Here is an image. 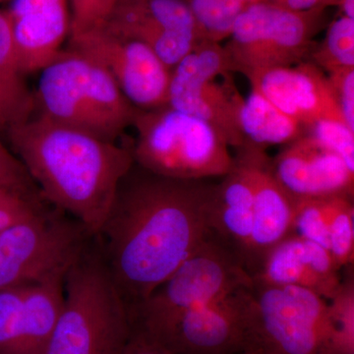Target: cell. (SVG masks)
<instances>
[{"mask_svg":"<svg viewBox=\"0 0 354 354\" xmlns=\"http://www.w3.org/2000/svg\"><path fill=\"white\" fill-rule=\"evenodd\" d=\"M132 125L134 162L153 174L200 180L223 177L234 165L227 140L213 125L167 104L138 109Z\"/></svg>","mask_w":354,"mask_h":354,"instance_id":"obj_5","label":"cell"},{"mask_svg":"<svg viewBox=\"0 0 354 354\" xmlns=\"http://www.w3.org/2000/svg\"><path fill=\"white\" fill-rule=\"evenodd\" d=\"M239 125L243 147L264 150L288 145L305 134V127L283 113L257 88H252L239 106ZM241 149V148H239Z\"/></svg>","mask_w":354,"mask_h":354,"instance_id":"obj_22","label":"cell"},{"mask_svg":"<svg viewBox=\"0 0 354 354\" xmlns=\"http://www.w3.org/2000/svg\"><path fill=\"white\" fill-rule=\"evenodd\" d=\"M323 71L354 67V20L342 16L330 26L325 41L310 58Z\"/></svg>","mask_w":354,"mask_h":354,"instance_id":"obj_26","label":"cell"},{"mask_svg":"<svg viewBox=\"0 0 354 354\" xmlns=\"http://www.w3.org/2000/svg\"><path fill=\"white\" fill-rule=\"evenodd\" d=\"M200 41L218 44L232 35L235 20L245 6L236 0H189Z\"/></svg>","mask_w":354,"mask_h":354,"instance_id":"obj_24","label":"cell"},{"mask_svg":"<svg viewBox=\"0 0 354 354\" xmlns=\"http://www.w3.org/2000/svg\"><path fill=\"white\" fill-rule=\"evenodd\" d=\"M251 278L258 285L307 288L330 300L341 285L342 274L329 250L290 234L266 254Z\"/></svg>","mask_w":354,"mask_h":354,"instance_id":"obj_17","label":"cell"},{"mask_svg":"<svg viewBox=\"0 0 354 354\" xmlns=\"http://www.w3.org/2000/svg\"><path fill=\"white\" fill-rule=\"evenodd\" d=\"M6 135L44 201L95 236L121 178L134 164L132 146L118 145L38 113Z\"/></svg>","mask_w":354,"mask_h":354,"instance_id":"obj_2","label":"cell"},{"mask_svg":"<svg viewBox=\"0 0 354 354\" xmlns=\"http://www.w3.org/2000/svg\"><path fill=\"white\" fill-rule=\"evenodd\" d=\"M281 0H257L256 2H265V3L274 4V6H279Z\"/></svg>","mask_w":354,"mask_h":354,"instance_id":"obj_36","label":"cell"},{"mask_svg":"<svg viewBox=\"0 0 354 354\" xmlns=\"http://www.w3.org/2000/svg\"><path fill=\"white\" fill-rule=\"evenodd\" d=\"M250 288L132 328V334L174 354H241L246 348L245 305Z\"/></svg>","mask_w":354,"mask_h":354,"instance_id":"obj_11","label":"cell"},{"mask_svg":"<svg viewBox=\"0 0 354 354\" xmlns=\"http://www.w3.org/2000/svg\"><path fill=\"white\" fill-rule=\"evenodd\" d=\"M131 334L127 302L95 237L65 272L64 304L46 354H122Z\"/></svg>","mask_w":354,"mask_h":354,"instance_id":"obj_3","label":"cell"},{"mask_svg":"<svg viewBox=\"0 0 354 354\" xmlns=\"http://www.w3.org/2000/svg\"><path fill=\"white\" fill-rule=\"evenodd\" d=\"M106 26L147 44L171 69L202 43L185 0H118Z\"/></svg>","mask_w":354,"mask_h":354,"instance_id":"obj_13","label":"cell"},{"mask_svg":"<svg viewBox=\"0 0 354 354\" xmlns=\"http://www.w3.org/2000/svg\"><path fill=\"white\" fill-rule=\"evenodd\" d=\"M318 143L337 153L354 171V131L346 123L335 120H319L305 130Z\"/></svg>","mask_w":354,"mask_h":354,"instance_id":"obj_29","label":"cell"},{"mask_svg":"<svg viewBox=\"0 0 354 354\" xmlns=\"http://www.w3.org/2000/svg\"><path fill=\"white\" fill-rule=\"evenodd\" d=\"M293 12L274 4L254 2L235 20L225 46L234 71L246 77L261 70L293 66L311 55L314 11Z\"/></svg>","mask_w":354,"mask_h":354,"instance_id":"obj_9","label":"cell"},{"mask_svg":"<svg viewBox=\"0 0 354 354\" xmlns=\"http://www.w3.org/2000/svg\"><path fill=\"white\" fill-rule=\"evenodd\" d=\"M329 251L339 269L354 262L353 198H342L330 225Z\"/></svg>","mask_w":354,"mask_h":354,"instance_id":"obj_27","label":"cell"},{"mask_svg":"<svg viewBox=\"0 0 354 354\" xmlns=\"http://www.w3.org/2000/svg\"><path fill=\"white\" fill-rule=\"evenodd\" d=\"M216 184L153 174L134 162L95 235L128 308L144 301L208 237Z\"/></svg>","mask_w":354,"mask_h":354,"instance_id":"obj_1","label":"cell"},{"mask_svg":"<svg viewBox=\"0 0 354 354\" xmlns=\"http://www.w3.org/2000/svg\"><path fill=\"white\" fill-rule=\"evenodd\" d=\"M246 78L252 88L305 130L319 120L346 123L328 76L310 60L261 70Z\"/></svg>","mask_w":354,"mask_h":354,"instance_id":"obj_14","label":"cell"},{"mask_svg":"<svg viewBox=\"0 0 354 354\" xmlns=\"http://www.w3.org/2000/svg\"><path fill=\"white\" fill-rule=\"evenodd\" d=\"M0 188L11 191L15 194L37 203L44 204L41 191L28 174L19 158L0 140Z\"/></svg>","mask_w":354,"mask_h":354,"instance_id":"obj_28","label":"cell"},{"mask_svg":"<svg viewBox=\"0 0 354 354\" xmlns=\"http://www.w3.org/2000/svg\"><path fill=\"white\" fill-rule=\"evenodd\" d=\"M346 269L341 285L328 300L330 339L327 354H354V274L353 266Z\"/></svg>","mask_w":354,"mask_h":354,"instance_id":"obj_23","label":"cell"},{"mask_svg":"<svg viewBox=\"0 0 354 354\" xmlns=\"http://www.w3.org/2000/svg\"><path fill=\"white\" fill-rule=\"evenodd\" d=\"M65 272H55L27 286L17 354H46L64 304Z\"/></svg>","mask_w":354,"mask_h":354,"instance_id":"obj_20","label":"cell"},{"mask_svg":"<svg viewBox=\"0 0 354 354\" xmlns=\"http://www.w3.org/2000/svg\"><path fill=\"white\" fill-rule=\"evenodd\" d=\"M122 354H174L162 346L147 341L140 335L131 334V339L128 342L127 348Z\"/></svg>","mask_w":354,"mask_h":354,"instance_id":"obj_33","label":"cell"},{"mask_svg":"<svg viewBox=\"0 0 354 354\" xmlns=\"http://www.w3.org/2000/svg\"><path fill=\"white\" fill-rule=\"evenodd\" d=\"M36 111L35 94L28 87L14 48L10 22L0 7V133L6 134Z\"/></svg>","mask_w":354,"mask_h":354,"instance_id":"obj_21","label":"cell"},{"mask_svg":"<svg viewBox=\"0 0 354 354\" xmlns=\"http://www.w3.org/2000/svg\"><path fill=\"white\" fill-rule=\"evenodd\" d=\"M118 0H70L69 37L104 27Z\"/></svg>","mask_w":354,"mask_h":354,"instance_id":"obj_30","label":"cell"},{"mask_svg":"<svg viewBox=\"0 0 354 354\" xmlns=\"http://www.w3.org/2000/svg\"><path fill=\"white\" fill-rule=\"evenodd\" d=\"M236 1L241 2L243 6H249V4L254 3V2L257 1V0H236Z\"/></svg>","mask_w":354,"mask_h":354,"instance_id":"obj_37","label":"cell"},{"mask_svg":"<svg viewBox=\"0 0 354 354\" xmlns=\"http://www.w3.org/2000/svg\"><path fill=\"white\" fill-rule=\"evenodd\" d=\"M342 16L354 20V0H342Z\"/></svg>","mask_w":354,"mask_h":354,"instance_id":"obj_35","label":"cell"},{"mask_svg":"<svg viewBox=\"0 0 354 354\" xmlns=\"http://www.w3.org/2000/svg\"><path fill=\"white\" fill-rule=\"evenodd\" d=\"M232 169L216 184L209 209V234L234 254L247 270L253 230V183L245 149H237Z\"/></svg>","mask_w":354,"mask_h":354,"instance_id":"obj_19","label":"cell"},{"mask_svg":"<svg viewBox=\"0 0 354 354\" xmlns=\"http://www.w3.org/2000/svg\"><path fill=\"white\" fill-rule=\"evenodd\" d=\"M344 197L317 198L297 201L290 234L315 242L329 250L330 221Z\"/></svg>","mask_w":354,"mask_h":354,"instance_id":"obj_25","label":"cell"},{"mask_svg":"<svg viewBox=\"0 0 354 354\" xmlns=\"http://www.w3.org/2000/svg\"><path fill=\"white\" fill-rule=\"evenodd\" d=\"M253 183V230L247 271L252 274L272 247L290 234L297 200L274 176L272 158L260 149L245 147Z\"/></svg>","mask_w":354,"mask_h":354,"instance_id":"obj_18","label":"cell"},{"mask_svg":"<svg viewBox=\"0 0 354 354\" xmlns=\"http://www.w3.org/2000/svg\"><path fill=\"white\" fill-rule=\"evenodd\" d=\"M234 72L227 50L218 44L202 41L171 69L167 106L196 116L213 125L230 147H243L239 125V106L242 97L230 77Z\"/></svg>","mask_w":354,"mask_h":354,"instance_id":"obj_10","label":"cell"},{"mask_svg":"<svg viewBox=\"0 0 354 354\" xmlns=\"http://www.w3.org/2000/svg\"><path fill=\"white\" fill-rule=\"evenodd\" d=\"M274 176L295 200L353 197L354 171L337 153L308 134L286 145L272 160Z\"/></svg>","mask_w":354,"mask_h":354,"instance_id":"obj_15","label":"cell"},{"mask_svg":"<svg viewBox=\"0 0 354 354\" xmlns=\"http://www.w3.org/2000/svg\"><path fill=\"white\" fill-rule=\"evenodd\" d=\"M95 239L75 218L53 208L0 232V290L66 272Z\"/></svg>","mask_w":354,"mask_h":354,"instance_id":"obj_7","label":"cell"},{"mask_svg":"<svg viewBox=\"0 0 354 354\" xmlns=\"http://www.w3.org/2000/svg\"><path fill=\"white\" fill-rule=\"evenodd\" d=\"M344 122L354 131V67L328 73Z\"/></svg>","mask_w":354,"mask_h":354,"instance_id":"obj_32","label":"cell"},{"mask_svg":"<svg viewBox=\"0 0 354 354\" xmlns=\"http://www.w3.org/2000/svg\"><path fill=\"white\" fill-rule=\"evenodd\" d=\"M8 1L9 0H0V7H1V6H4V4H6Z\"/></svg>","mask_w":354,"mask_h":354,"instance_id":"obj_39","label":"cell"},{"mask_svg":"<svg viewBox=\"0 0 354 354\" xmlns=\"http://www.w3.org/2000/svg\"><path fill=\"white\" fill-rule=\"evenodd\" d=\"M50 205H39L11 191L0 188V232L32 218Z\"/></svg>","mask_w":354,"mask_h":354,"instance_id":"obj_31","label":"cell"},{"mask_svg":"<svg viewBox=\"0 0 354 354\" xmlns=\"http://www.w3.org/2000/svg\"><path fill=\"white\" fill-rule=\"evenodd\" d=\"M245 325V349L257 354H327L328 300L307 288L253 283Z\"/></svg>","mask_w":354,"mask_h":354,"instance_id":"obj_6","label":"cell"},{"mask_svg":"<svg viewBox=\"0 0 354 354\" xmlns=\"http://www.w3.org/2000/svg\"><path fill=\"white\" fill-rule=\"evenodd\" d=\"M68 48L101 65L134 108L148 111L167 104L171 69L138 39L104 26L69 37Z\"/></svg>","mask_w":354,"mask_h":354,"instance_id":"obj_12","label":"cell"},{"mask_svg":"<svg viewBox=\"0 0 354 354\" xmlns=\"http://www.w3.org/2000/svg\"><path fill=\"white\" fill-rule=\"evenodd\" d=\"M252 286L241 260L209 234L169 279L144 301L128 308L131 328L204 306Z\"/></svg>","mask_w":354,"mask_h":354,"instance_id":"obj_8","label":"cell"},{"mask_svg":"<svg viewBox=\"0 0 354 354\" xmlns=\"http://www.w3.org/2000/svg\"><path fill=\"white\" fill-rule=\"evenodd\" d=\"M241 354H257L255 351H251V349H245V351H242Z\"/></svg>","mask_w":354,"mask_h":354,"instance_id":"obj_38","label":"cell"},{"mask_svg":"<svg viewBox=\"0 0 354 354\" xmlns=\"http://www.w3.org/2000/svg\"><path fill=\"white\" fill-rule=\"evenodd\" d=\"M39 73L36 113L113 142L133 124L138 109L87 55L64 48Z\"/></svg>","mask_w":354,"mask_h":354,"instance_id":"obj_4","label":"cell"},{"mask_svg":"<svg viewBox=\"0 0 354 354\" xmlns=\"http://www.w3.org/2000/svg\"><path fill=\"white\" fill-rule=\"evenodd\" d=\"M4 8L26 75L39 72L64 48L70 32V0H9Z\"/></svg>","mask_w":354,"mask_h":354,"instance_id":"obj_16","label":"cell"},{"mask_svg":"<svg viewBox=\"0 0 354 354\" xmlns=\"http://www.w3.org/2000/svg\"><path fill=\"white\" fill-rule=\"evenodd\" d=\"M325 0H281L279 7L293 11V12H307L318 9Z\"/></svg>","mask_w":354,"mask_h":354,"instance_id":"obj_34","label":"cell"}]
</instances>
